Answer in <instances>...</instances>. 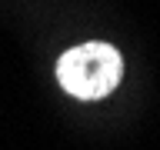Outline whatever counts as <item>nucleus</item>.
Returning <instances> with one entry per match:
<instances>
[{
	"instance_id": "f257e3e1",
	"label": "nucleus",
	"mask_w": 160,
	"mask_h": 150,
	"mask_svg": "<svg viewBox=\"0 0 160 150\" xmlns=\"http://www.w3.org/2000/svg\"><path fill=\"white\" fill-rule=\"evenodd\" d=\"M120 77H123V57L117 47H110L103 40L77 43L57 60L60 87L77 100H100L113 93Z\"/></svg>"
}]
</instances>
